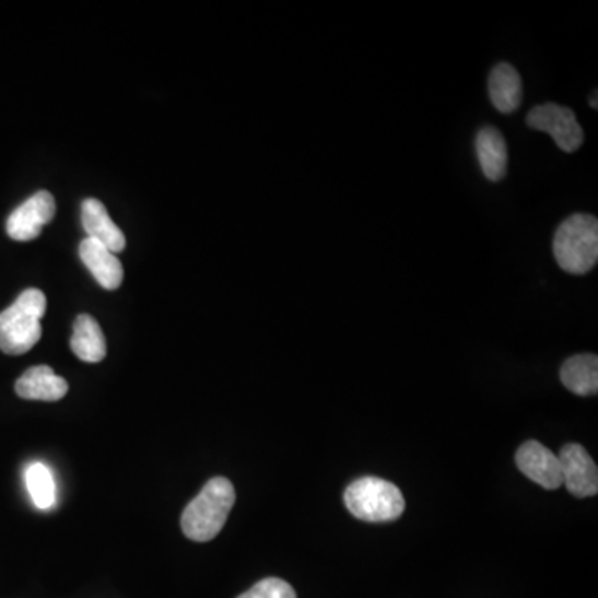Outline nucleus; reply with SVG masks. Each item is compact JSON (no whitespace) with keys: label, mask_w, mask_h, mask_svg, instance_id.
Instances as JSON below:
<instances>
[{"label":"nucleus","mask_w":598,"mask_h":598,"mask_svg":"<svg viewBox=\"0 0 598 598\" xmlns=\"http://www.w3.org/2000/svg\"><path fill=\"white\" fill-rule=\"evenodd\" d=\"M235 501V488L228 479H210L181 514L185 536L195 542H210L215 539L225 527Z\"/></svg>","instance_id":"nucleus-1"},{"label":"nucleus","mask_w":598,"mask_h":598,"mask_svg":"<svg viewBox=\"0 0 598 598\" xmlns=\"http://www.w3.org/2000/svg\"><path fill=\"white\" fill-rule=\"evenodd\" d=\"M82 225L87 238L101 243L112 253L124 251L127 246L124 232L112 222L107 208L97 198H89L82 203Z\"/></svg>","instance_id":"nucleus-9"},{"label":"nucleus","mask_w":598,"mask_h":598,"mask_svg":"<svg viewBox=\"0 0 598 598\" xmlns=\"http://www.w3.org/2000/svg\"><path fill=\"white\" fill-rule=\"evenodd\" d=\"M526 121L532 130L549 133L562 152H577L584 143V130L572 108L549 102L533 107Z\"/></svg>","instance_id":"nucleus-5"},{"label":"nucleus","mask_w":598,"mask_h":598,"mask_svg":"<svg viewBox=\"0 0 598 598\" xmlns=\"http://www.w3.org/2000/svg\"><path fill=\"white\" fill-rule=\"evenodd\" d=\"M590 107L595 108V110H597V107H598V105H597V92H595L594 97L590 98Z\"/></svg>","instance_id":"nucleus-18"},{"label":"nucleus","mask_w":598,"mask_h":598,"mask_svg":"<svg viewBox=\"0 0 598 598\" xmlns=\"http://www.w3.org/2000/svg\"><path fill=\"white\" fill-rule=\"evenodd\" d=\"M344 504L364 523H391L406 508L404 495L392 482L379 478H361L348 485Z\"/></svg>","instance_id":"nucleus-4"},{"label":"nucleus","mask_w":598,"mask_h":598,"mask_svg":"<svg viewBox=\"0 0 598 598\" xmlns=\"http://www.w3.org/2000/svg\"><path fill=\"white\" fill-rule=\"evenodd\" d=\"M67 391H69L67 380L57 376L49 366L31 367L15 383V392L22 399H31V401H59Z\"/></svg>","instance_id":"nucleus-10"},{"label":"nucleus","mask_w":598,"mask_h":598,"mask_svg":"<svg viewBox=\"0 0 598 598\" xmlns=\"http://www.w3.org/2000/svg\"><path fill=\"white\" fill-rule=\"evenodd\" d=\"M47 297L40 290H25L14 305L0 313V351L11 356L28 353L42 338Z\"/></svg>","instance_id":"nucleus-2"},{"label":"nucleus","mask_w":598,"mask_h":598,"mask_svg":"<svg viewBox=\"0 0 598 598\" xmlns=\"http://www.w3.org/2000/svg\"><path fill=\"white\" fill-rule=\"evenodd\" d=\"M553 255L565 273H590L598 261L597 219L577 213L564 220L553 236Z\"/></svg>","instance_id":"nucleus-3"},{"label":"nucleus","mask_w":598,"mask_h":598,"mask_svg":"<svg viewBox=\"0 0 598 598\" xmlns=\"http://www.w3.org/2000/svg\"><path fill=\"white\" fill-rule=\"evenodd\" d=\"M25 484L35 507L49 511L56 505V481L46 464H31L25 471Z\"/></svg>","instance_id":"nucleus-16"},{"label":"nucleus","mask_w":598,"mask_h":598,"mask_svg":"<svg viewBox=\"0 0 598 598\" xmlns=\"http://www.w3.org/2000/svg\"><path fill=\"white\" fill-rule=\"evenodd\" d=\"M476 152L485 178L501 181L507 174L508 150L504 136L497 128L488 125L479 130L476 137Z\"/></svg>","instance_id":"nucleus-12"},{"label":"nucleus","mask_w":598,"mask_h":598,"mask_svg":"<svg viewBox=\"0 0 598 598\" xmlns=\"http://www.w3.org/2000/svg\"><path fill=\"white\" fill-rule=\"evenodd\" d=\"M489 95L501 114H512L523 104V79L516 67L499 63L489 75Z\"/></svg>","instance_id":"nucleus-13"},{"label":"nucleus","mask_w":598,"mask_h":598,"mask_svg":"<svg viewBox=\"0 0 598 598\" xmlns=\"http://www.w3.org/2000/svg\"><path fill=\"white\" fill-rule=\"evenodd\" d=\"M238 598H296V591L288 582L270 577L253 585L248 591L239 595Z\"/></svg>","instance_id":"nucleus-17"},{"label":"nucleus","mask_w":598,"mask_h":598,"mask_svg":"<svg viewBox=\"0 0 598 598\" xmlns=\"http://www.w3.org/2000/svg\"><path fill=\"white\" fill-rule=\"evenodd\" d=\"M561 380L577 396H595L598 391V357L595 354H575L561 367Z\"/></svg>","instance_id":"nucleus-15"},{"label":"nucleus","mask_w":598,"mask_h":598,"mask_svg":"<svg viewBox=\"0 0 598 598\" xmlns=\"http://www.w3.org/2000/svg\"><path fill=\"white\" fill-rule=\"evenodd\" d=\"M70 347L75 356L85 363H101L107 354V344H105L101 325L89 315L77 316Z\"/></svg>","instance_id":"nucleus-14"},{"label":"nucleus","mask_w":598,"mask_h":598,"mask_svg":"<svg viewBox=\"0 0 598 598\" xmlns=\"http://www.w3.org/2000/svg\"><path fill=\"white\" fill-rule=\"evenodd\" d=\"M56 200L49 191H37L9 216L8 235L15 242H32L56 216Z\"/></svg>","instance_id":"nucleus-6"},{"label":"nucleus","mask_w":598,"mask_h":598,"mask_svg":"<svg viewBox=\"0 0 598 598\" xmlns=\"http://www.w3.org/2000/svg\"><path fill=\"white\" fill-rule=\"evenodd\" d=\"M517 467L526 478L547 491H555L564 484L561 460L552 450L537 441H527L516 454Z\"/></svg>","instance_id":"nucleus-7"},{"label":"nucleus","mask_w":598,"mask_h":598,"mask_svg":"<svg viewBox=\"0 0 598 598\" xmlns=\"http://www.w3.org/2000/svg\"><path fill=\"white\" fill-rule=\"evenodd\" d=\"M79 253L80 260L91 270L102 288L117 290L120 286L124 281V267L115 253L91 238L80 243Z\"/></svg>","instance_id":"nucleus-11"},{"label":"nucleus","mask_w":598,"mask_h":598,"mask_svg":"<svg viewBox=\"0 0 598 598\" xmlns=\"http://www.w3.org/2000/svg\"><path fill=\"white\" fill-rule=\"evenodd\" d=\"M564 484L575 497H591L598 492V471L590 454L581 444H567L559 454Z\"/></svg>","instance_id":"nucleus-8"}]
</instances>
